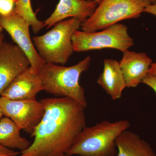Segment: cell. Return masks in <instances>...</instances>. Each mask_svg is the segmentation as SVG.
<instances>
[{"instance_id": "obj_15", "label": "cell", "mask_w": 156, "mask_h": 156, "mask_svg": "<svg viewBox=\"0 0 156 156\" xmlns=\"http://www.w3.org/2000/svg\"><path fill=\"white\" fill-rule=\"evenodd\" d=\"M21 129L11 119L5 116L0 119V145L11 149L25 151L30 142L20 134ZM20 151V152H21Z\"/></svg>"}, {"instance_id": "obj_7", "label": "cell", "mask_w": 156, "mask_h": 156, "mask_svg": "<svg viewBox=\"0 0 156 156\" xmlns=\"http://www.w3.org/2000/svg\"><path fill=\"white\" fill-rule=\"evenodd\" d=\"M0 107L4 116L11 119L21 130L31 134L45 113L44 104L36 99L11 100L0 96Z\"/></svg>"}, {"instance_id": "obj_25", "label": "cell", "mask_w": 156, "mask_h": 156, "mask_svg": "<svg viewBox=\"0 0 156 156\" xmlns=\"http://www.w3.org/2000/svg\"><path fill=\"white\" fill-rule=\"evenodd\" d=\"M91 1H93V2H95V3H97V5H99L100 4L102 0H91Z\"/></svg>"}, {"instance_id": "obj_1", "label": "cell", "mask_w": 156, "mask_h": 156, "mask_svg": "<svg viewBox=\"0 0 156 156\" xmlns=\"http://www.w3.org/2000/svg\"><path fill=\"white\" fill-rule=\"evenodd\" d=\"M45 113L31 134L33 142L20 156H58L66 154L86 126L85 107L68 97L41 100Z\"/></svg>"}, {"instance_id": "obj_20", "label": "cell", "mask_w": 156, "mask_h": 156, "mask_svg": "<svg viewBox=\"0 0 156 156\" xmlns=\"http://www.w3.org/2000/svg\"><path fill=\"white\" fill-rule=\"evenodd\" d=\"M144 12L152 14L156 17V3L148 5L144 9Z\"/></svg>"}, {"instance_id": "obj_23", "label": "cell", "mask_w": 156, "mask_h": 156, "mask_svg": "<svg viewBox=\"0 0 156 156\" xmlns=\"http://www.w3.org/2000/svg\"><path fill=\"white\" fill-rule=\"evenodd\" d=\"M58 156H83L80 155H70L67 154H64Z\"/></svg>"}, {"instance_id": "obj_9", "label": "cell", "mask_w": 156, "mask_h": 156, "mask_svg": "<svg viewBox=\"0 0 156 156\" xmlns=\"http://www.w3.org/2000/svg\"><path fill=\"white\" fill-rule=\"evenodd\" d=\"M30 66L28 57L17 45L4 41L0 48V95Z\"/></svg>"}, {"instance_id": "obj_13", "label": "cell", "mask_w": 156, "mask_h": 156, "mask_svg": "<svg viewBox=\"0 0 156 156\" xmlns=\"http://www.w3.org/2000/svg\"><path fill=\"white\" fill-rule=\"evenodd\" d=\"M97 83L113 100L121 98L127 87L119 62L112 58L104 59L103 70L98 78Z\"/></svg>"}, {"instance_id": "obj_16", "label": "cell", "mask_w": 156, "mask_h": 156, "mask_svg": "<svg viewBox=\"0 0 156 156\" xmlns=\"http://www.w3.org/2000/svg\"><path fill=\"white\" fill-rule=\"evenodd\" d=\"M14 11L27 21L34 33L37 34L44 27V22L37 18L32 7L31 0H16Z\"/></svg>"}, {"instance_id": "obj_22", "label": "cell", "mask_w": 156, "mask_h": 156, "mask_svg": "<svg viewBox=\"0 0 156 156\" xmlns=\"http://www.w3.org/2000/svg\"><path fill=\"white\" fill-rule=\"evenodd\" d=\"M2 30L0 28V48L2 47L4 41V34L2 31Z\"/></svg>"}, {"instance_id": "obj_12", "label": "cell", "mask_w": 156, "mask_h": 156, "mask_svg": "<svg viewBox=\"0 0 156 156\" xmlns=\"http://www.w3.org/2000/svg\"><path fill=\"white\" fill-rule=\"evenodd\" d=\"M119 62L126 85L128 88H136L148 73L152 62L145 53L126 50Z\"/></svg>"}, {"instance_id": "obj_5", "label": "cell", "mask_w": 156, "mask_h": 156, "mask_svg": "<svg viewBox=\"0 0 156 156\" xmlns=\"http://www.w3.org/2000/svg\"><path fill=\"white\" fill-rule=\"evenodd\" d=\"M150 3L147 0H102L81 24V30L97 31L127 19L138 18Z\"/></svg>"}, {"instance_id": "obj_14", "label": "cell", "mask_w": 156, "mask_h": 156, "mask_svg": "<svg viewBox=\"0 0 156 156\" xmlns=\"http://www.w3.org/2000/svg\"><path fill=\"white\" fill-rule=\"evenodd\" d=\"M116 143V156H156L149 144L133 131H123L117 138Z\"/></svg>"}, {"instance_id": "obj_19", "label": "cell", "mask_w": 156, "mask_h": 156, "mask_svg": "<svg viewBox=\"0 0 156 156\" xmlns=\"http://www.w3.org/2000/svg\"><path fill=\"white\" fill-rule=\"evenodd\" d=\"M17 154L15 151L0 145V156H16Z\"/></svg>"}, {"instance_id": "obj_4", "label": "cell", "mask_w": 156, "mask_h": 156, "mask_svg": "<svg viewBox=\"0 0 156 156\" xmlns=\"http://www.w3.org/2000/svg\"><path fill=\"white\" fill-rule=\"evenodd\" d=\"M83 21L72 17L57 23L46 34L33 37L39 55L47 63L65 64L74 52L72 37Z\"/></svg>"}, {"instance_id": "obj_17", "label": "cell", "mask_w": 156, "mask_h": 156, "mask_svg": "<svg viewBox=\"0 0 156 156\" xmlns=\"http://www.w3.org/2000/svg\"><path fill=\"white\" fill-rule=\"evenodd\" d=\"M16 0H0V15L5 16L13 13Z\"/></svg>"}, {"instance_id": "obj_6", "label": "cell", "mask_w": 156, "mask_h": 156, "mask_svg": "<svg viewBox=\"0 0 156 156\" xmlns=\"http://www.w3.org/2000/svg\"><path fill=\"white\" fill-rule=\"evenodd\" d=\"M72 41L76 52L113 49L124 53L134 45L133 39L128 34V27L121 23L93 32L76 30Z\"/></svg>"}, {"instance_id": "obj_3", "label": "cell", "mask_w": 156, "mask_h": 156, "mask_svg": "<svg viewBox=\"0 0 156 156\" xmlns=\"http://www.w3.org/2000/svg\"><path fill=\"white\" fill-rule=\"evenodd\" d=\"M130 123L127 120H105L92 127H85L67 153L83 156H116V140Z\"/></svg>"}, {"instance_id": "obj_10", "label": "cell", "mask_w": 156, "mask_h": 156, "mask_svg": "<svg viewBox=\"0 0 156 156\" xmlns=\"http://www.w3.org/2000/svg\"><path fill=\"white\" fill-rule=\"evenodd\" d=\"M44 89L41 78L30 66L8 86L0 96L11 100L34 99Z\"/></svg>"}, {"instance_id": "obj_18", "label": "cell", "mask_w": 156, "mask_h": 156, "mask_svg": "<svg viewBox=\"0 0 156 156\" xmlns=\"http://www.w3.org/2000/svg\"><path fill=\"white\" fill-rule=\"evenodd\" d=\"M142 83L153 89L156 94V76L148 73L143 80Z\"/></svg>"}, {"instance_id": "obj_11", "label": "cell", "mask_w": 156, "mask_h": 156, "mask_svg": "<svg viewBox=\"0 0 156 156\" xmlns=\"http://www.w3.org/2000/svg\"><path fill=\"white\" fill-rule=\"evenodd\" d=\"M97 3L91 0H59L53 13L43 21L46 28L68 18H78L83 22L94 12Z\"/></svg>"}, {"instance_id": "obj_2", "label": "cell", "mask_w": 156, "mask_h": 156, "mask_svg": "<svg viewBox=\"0 0 156 156\" xmlns=\"http://www.w3.org/2000/svg\"><path fill=\"white\" fill-rule=\"evenodd\" d=\"M91 60V57L88 56L69 67L46 62L38 73L44 91L55 96L69 98L86 108L85 91L80 80L81 74L89 69Z\"/></svg>"}, {"instance_id": "obj_8", "label": "cell", "mask_w": 156, "mask_h": 156, "mask_svg": "<svg viewBox=\"0 0 156 156\" xmlns=\"http://www.w3.org/2000/svg\"><path fill=\"white\" fill-rule=\"evenodd\" d=\"M30 27L27 21L14 11L8 16L0 15V28L10 35L16 45L28 57L30 66L38 73L46 62L39 55L32 41Z\"/></svg>"}, {"instance_id": "obj_21", "label": "cell", "mask_w": 156, "mask_h": 156, "mask_svg": "<svg viewBox=\"0 0 156 156\" xmlns=\"http://www.w3.org/2000/svg\"><path fill=\"white\" fill-rule=\"evenodd\" d=\"M148 73L156 76V62L151 63L149 70Z\"/></svg>"}, {"instance_id": "obj_24", "label": "cell", "mask_w": 156, "mask_h": 156, "mask_svg": "<svg viewBox=\"0 0 156 156\" xmlns=\"http://www.w3.org/2000/svg\"><path fill=\"white\" fill-rule=\"evenodd\" d=\"M147 1L149 2L151 4H154L156 3V0H147Z\"/></svg>"}, {"instance_id": "obj_26", "label": "cell", "mask_w": 156, "mask_h": 156, "mask_svg": "<svg viewBox=\"0 0 156 156\" xmlns=\"http://www.w3.org/2000/svg\"><path fill=\"white\" fill-rule=\"evenodd\" d=\"M3 116H4V115H3L2 112V109L1 108V107H0V119L1 118H2Z\"/></svg>"}]
</instances>
